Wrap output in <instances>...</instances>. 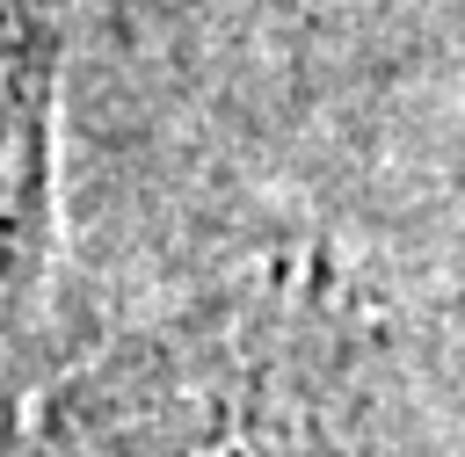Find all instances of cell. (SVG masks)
I'll list each match as a JSON object with an SVG mask.
<instances>
[{"label": "cell", "mask_w": 465, "mask_h": 457, "mask_svg": "<svg viewBox=\"0 0 465 457\" xmlns=\"http://www.w3.org/2000/svg\"><path fill=\"white\" fill-rule=\"evenodd\" d=\"M29 457H436L378 297L327 247L240 254L87 348Z\"/></svg>", "instance_id": "cell-1"}, {"label": "cell", "mask_w": 465, "mask_h": 457, "mask_svg": "<svg viewBox=\"0 0 465 457\" xmlns=\"http://www.w3.org/2000/svg\"><path fill=\"white\" fill-rule=\"evenodd\" d=\"M182 7H196V15H283L298 0H182Z\"/></svg>", "instance_id": "cell-2"}]
</instances>
